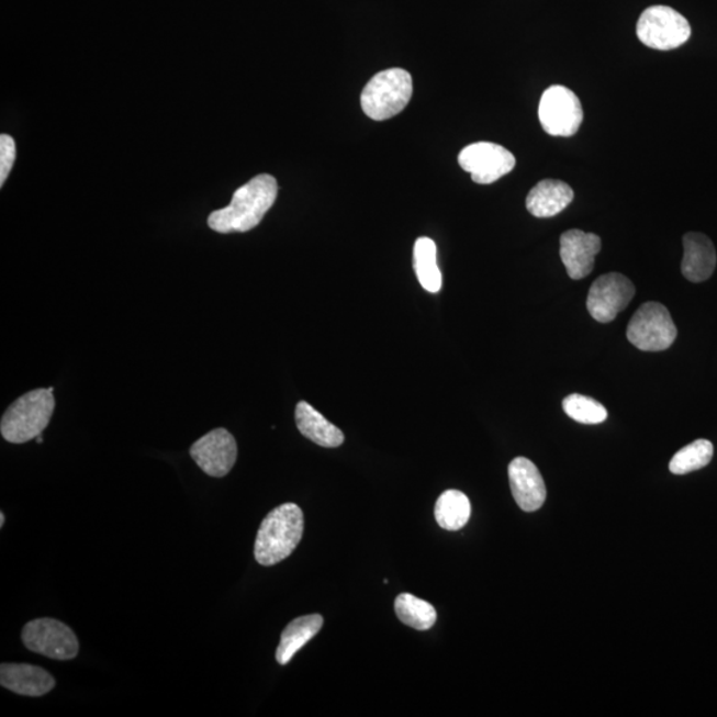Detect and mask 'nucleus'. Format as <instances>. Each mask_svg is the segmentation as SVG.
Returning <instances> with one entry per match:
<instances>
[{
	"label": "nucleus",
	"instance_id": "f257e3e1",
	"mask_svg": "<svg viewBox=\"0 0 717 717\" xmlns=\"http://www.w3.org/2000/svg\"><path fill=\"white\" fill-rule=\"evenodd\" d=\"M278 195V183L270 175H259L234 193L231 205L209 215L214 232L245 233L261 224Z\"/></svg>",
	"mask_w": 717,
	"mask_h": 717
},
{
	"label": "nucleus",
	"instance_id": "f03ea898",
	"mask_svg": "<svg viewBox=\"0 0 717 717\" xmlns=\"http://www.w3.org/2000/svg\"><path fill=\"white\" fill-rule=\"evenodd\" d=\"M304 531L301 507L283 504L271 511L259 526L254 556L262 567H275L294 553Z\"/></svg>",
	"mask_w": 717,
	"mask_h": 717
},
{
	"label": "nucleus",
	"instance_id": "7ed1b4c3",
	"mask_svg": "<svg viewBox=\"0 0 717 717\" xmlns=\"http://www.w3.org/2000/svg\"><path fill=\"white\" fill-rule=\"evenodd\" d=\"M54 410V386L25 393L4 412L0 423L4 440L23 444L36 439L48 427Z\"/></svg>",
	"mask_w": 717,
	"mask_h": 717
},
{
	"label": "nucleus",
	"instance_id": "20e7f679",
	"mask_svg": "<svg viewBox=\"0 0 717 717\" xmlns=\"http://www.w3.org/2000/svg\"><path fill=\"white\" fill-rule=\"evenodd\" d=\"M414 82L412 76L403 68H390L379 72L367 82L361 92V110L376 122L396 116L408 105Z\"/></svg>",
	"mask_w": 717,
	"mask_h": 717
},
{
	"label": "nucleus",
	"instance_id": "39448f33",
	"mask_svg": "<svg viewBox=\"0 0 717 717\" xmlns=\"http://www.w3.org/2000/svg\"><path fill=\"white\" fill-rule=\"evenodd\" d=\"M677 336L669 310L662 303L647 302L634 314L627 327V339L640 351L668 350Z\"/></svg>",
	"mask_w": 717,
	"mask_h": 717
},
{
	"label": "nucleus",
	"instance_id": "423d86ee",
	"mask_svg": "<svg viewBox=\"0 0 717 717\" xmlns=\"http://www.w3.org/2000/svg\"><path fill=\"white\" fill-rule=\"evenodd\" d=\"M691 25L682 14L669 5H652L642 12L637 35L645 46L671 51L683 46L691 37Z\"/></svg>",
	"mask_w": 717,
	"mask_h": 717
},
{
	"label": "nucleus",
	"instance_id": "0eeeda50",
	"mask_svg": "<svg viewBox=\"0 0 717 717\" xmlns=\"http://www.w3.org/2000/svg\"><path fill=\"white\" fill-rule=\"evenodd\" d=\"M538 117L548 135L574 136L583 122L581 101L568 87L551 86L539 100Z\"/></svg>",
	"mask_w": 717,
	"mask_h": 717
},
{
	"label": "nucleus",
	"instance_id": "6e6552de",
	"mask_svg": "<svg viewBox=\"0 0 717 717\" xmlns=\"http://www.w3.org/2000/svg\"><path fill=\"white\" fill-rule=\"evenodd\" d=\"M22 640L30 651L55 661H71L79 653V640L75 632L53 618L29 621L23 628Z\"/></svg>",
	"mask_w": 717,
	"mask_h": 717
},
{
	"label": "nucleus",
	"instance_id": "1a4fd4ad",
	"mask_svg": "<svg viewBox=\"0 0 717 717\" xmlns=\"http://www.w3.org/2000/svg\"><path fill=\"white\" fill-rule=\"evenodd\" d=\"M459 164L472 175L475 183L490 186L511 173L516 167V158L498 144L480 142L468 145L460 152Z\"/></svg>",
	"mask_w": 717,
	"mask_h": 717
},
{
	"label": "nucleus",
	"instance_id": "9d476101",
	"mask_svg": "<svg viewBox=\"0 0 717 717\" xmlns=\"http://www.w3.org/2000/svg\"><path fill=\"white\" fill-rule=\"evenodd\" d=\"M636 295V285L620 272L602 276L590 288L587 310L595 321L610 323Z\"/></svg>",
	"mask_w": 717,
	"mask_h": 717
},
{
	"label": "nucleus",
	"instance_id": "9b49d317",
	"mask_svg": "<svg viewBox=\"0 0 717 717\" xmlns=\"http://www.w3.org/2000/svg\"><path fill=\"white\" fill-rule=\"evenodd\" d=\"M238 448L228 430L217 428L202 436L190 448V456L202 471L212 478H225L236 464Z\"/></svg>",
	"mask_w": 717,
	"mask_h": 717
},
{
	"label": "nucleus",
	"instance_id": "f8f14e48",
	"mask_svg": "<svg viewBox=\"0 0 717 717\" xmlns=\"http://www.w3.org/2000/svg\"><path fill=\"white\" fill-rule=\"evenodd\" d=\"M560 245L562 264L571 279L579 281L593 271L595 257L602 247V240L596 234L571 228L562 234Z\"/></svg>",
	"mask_w": 717,
	"mask_h": 717
},
{
	"label": "nucleus",
	"instance_id": "ddd939ff",
	"mask_svg": "<svg viewBox=\"0 0 717 717\" xmlns=\"http://www.w3.org/2000/svg\"><path fill=\"white\" fill-rule=\"evenodd\" d=\"M514 500L524 512H536L547 500V485L535 462L516 457L507 468Z\"/></svg>",
	"mask_w": 717,
	"mask_h": 717
},
{
	"label": "nucleus",
	"instance_id": "4468645a",
	"mask_svg": "<svg viewBox=\"0 0 717 717\" xmlns=\"http://www.w3.org/2000/svg\"><path fill=\"white\" fill-rule=\"evenodd\" d=\"M0 684L11 693L36 697L53 691L56 682L49 672L37 665L3 663L0 665Z\"/></svg>",
	"mask_w": 717,
	"mask_h": 717
},
{
	"label": "nucleus",
	"instance_id": "2eb2a0df",
	"mask_svg": "<svg viewBox=\"0 0 717 717\" xmlns=\"http://www.w3.org/2000/svg\"><path fill=\"white\" fill-rule=\"evenodd\" d=\"M683 276L694 283L707 281L716 268V250L713 240L702 233H687L683 237Z\"/></svg>",
	"mask_w": 717,
	"mask_h": 717
},
{
	"label": "nucleus",
	"instance_id": "dca6fc26",
	"mask_svg": "<svg viewBox=\"0 0 717 717\" xmlns=\"http://www.w3.org/2000/svg\"><path fill=\"white\" fill-rule=\"evenodd\" d=\"M574 200V190L560 180L538 182L526 197V209L537 219H550L560 214Z\"/></svg>",
	"mask_w": 717,
	"mask_h": 717
},
{
	"label": "nucleus",
	"instance_id": "f3484780",
	"mask_svg": "<svg viewBox=\"0 0 717 717\" xmlns=\"http://www.w3.org/2000/svg\"><path fill=\"white\" fill-rule=\"evenodd\" d=\"M295 422L300 433L321 447L336 448L345 441L341 430L306 402L298 403Z\"/></svg>",
	"mask_w": 717,
	"mask_h": 717
},
{
	"label": "nucleus",
	"instance_id": "a211bd4d",
	"mask_svg": "<svg viewBox=\"0 0 717 717\" xmlns=\"http://www.w3.org/2000/svg\"><path fill=\"white\" fill-rule=\"evenodd\" d=\"M322 627L323 617L320 614L304 615L291 621L282 632L281 643L276 653L277 662L282 665L288 664L295 653L321 631Z\"/></svg>",
	"mask_w": 717,
	"mask_h": 717
},
{
	"label": "nucleus",
	"instance_id": "6ab92c4d",
	"mask_svg": "<svg viewBox=\"0 0 717 717\" xmlns=\"http://www.w3.org/2000/svg\"><path fill=\"white\" fill-rule=\"evenodd\" d=\"M472 507L469 498L460 491L444 492L435 506V517L440 528L456 531L464 528L471 518Z\"/></svg>",
	"mask_w": 717,
	"mask_h": 717
},
{
	"label": "nucleus",
	"instance_id": "aec40b11",
	"mask_svg": "<svg viewBox=\"0 0 717 717\" xmlns=\"http://www.w3.org/2000/svg\"><path fill=\"white\" fill-rule=\"evenodd\" d=\"M414 269L418 282L428 293H439L442 285V276L437 265V249L433 239L422 237L414 247Z\"/></svg>",
	"mask_w": 717,
	"mask_h": 717
},
{
	"label": "nucleus",
	"instance_id": "412c9836",
	"mask_svg": "<svg viewBox=\"0 0 717 717\" xmlns=\"http://www.w3.org/2000/svg\"><path fill=\"white\" fill-rule=\"evenodd\" d=\"M397 618L415 630L427 631L436 624L435 607L412 594H400L395 601Z\"/></svg>",
	"mask_w": 717,
	"mask_h": 717
},
{
	"label": "nucleus",
	"instance_id": "4be33fe9",
	"mask_svg": "<svg viewBox=\"0 0 717 717\" xmlns=\"http://www.w3.org/2000/svg\"><path fill=\"white\" fill-rule=\"evenodd\" d=\"M713 457V442L703 439L696 440L688 444L687 447L679 450V452L672 457L670 471L674 474H687L699 471V469L709 464Z\"/></svg>",
	"mask_w": 717,
	"mask_h": 717
},
{
	"label": "nucleus",
	"instance_id": "5701e85b",
	"mask_svg": "<svg viewBox=\"0 0 717 717\" xmlns=\"http://www.w3.org/2000/svg\"><path fill=\"white\" fill-rule=\"evenodd\" d=\"M563 411L581 424H601L607 418V410L595 399L573 393L562 402Z\"/></svg>",
	"mask_w": 717,
	"mask_h": 717
},
{
	"label": "nucleus",
	"instance_id": "b1692460",
	"mask_svg": "<svg viewBox=\"0 0 717 717\" xmlns=\"http://www.w3.org/2000/svg\"><path fill=\"white\" fill-rule=\"evenodd\" d=\"M16 158V145L14 138L9 135L0 136V186H4L5 180L14 167Z\"/></svg>",
	"mask_w": 717,
	"mask_h": 717
},
{
	"label": "nucleus",
	"instance_id": "393cba45",
	"mask_svg": "<svg viewBox=\"0 0 717 717\" xmlns=\"http://www.w3.org/2000/svg\"><path fill=\"white\" fill-rule=\"evenodd\" d=\"M4 526V513H0V528Z\"/></svg>",
	"mask_w": 717,
	"mask_h": 717
},
{
	"label": "nucleus",
	"instance_id": "a878e982",
	"mask_svg": "<svg viewBox=\"0 0 717 717\" xmlns=\"http://www.w3.org/2000/svg\"><path fill=\"white\" fill-rule=\"evenodd\" d=\"M36 441L40 442V444L43 442V437H42V435L36 437Z\"/></svg>",
	"mask_w": 717,
	"mask_h": 717
}]
</instances>
